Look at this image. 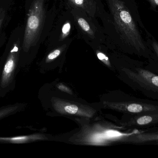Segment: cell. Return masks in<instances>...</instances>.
<instances>
[{
	"mask_svg": "<svg viewBox=\"0 0 158 158\" xmlns=\"http://www.w3.org/2000/svg\"><path fill=\"white\" fill-rule=\"evenodd\" d=\"M116 27L122 38L138 54L148 55L149 49L129 8L121 0H108Z\"/></svg>",
	"mask_w": 158,
	"mask_h": 158,
	"instance_id": "1",
	"label": "cell"
},
{
	"mask_svg": "<svg viewBox=\"0 0 158 158\" xmlns=\"http://www.w3.org/2000/svg\"><path fill=\"white\" fill-rule=\"evenodd\" d=\"M20 68V49L19 45L15 43L0 62L1 98L15 90Z\"/></svg>",
	"mask_w": 158,
	"mask_h": 158,
	"instance_id": "2",
	"label": "cell"
},
{
	"mask_svg": "<svg viewBox=\"0 0 158 158\" xmlns=\"http://www.w3.org/2000/svg\"><path fill=\"white\" fill-rule=\"evenodd\" d=\"M44 1L34 0L29 10L23 44L24 53L28 52L40 36L45 15Z\"/></svg>",
	"mask_w": 158,
	"mask_h": 158,
	"instance_id": "3",
	"label": "cell"
},
{
	"mask_svg": "<svg viewBox=\"0 0 158 158\" xmlns=\"http://www.w3.org/2000/svg\"><path fill=\"white\" fill-rule=\"evenodd\" d=\"M136 72L131 73L138 83L148 90L158 92V76L144 69H136Z\"/></svg>",
	"mask_w": 158,
	"mask_h": 158,
	"instance_id": "4",
	"label": "cell"
},
{
	"mask_svg": "<svg viewBox=\"0 0 158 158\" xmlns=\"http://www.w3.org/2000/svg\"><path fill=\"white\" fill-rule=\"evenodd\" d=\"M132 125L138 127L149 126L158 123V110L138 114L131 121Z\"/></svg>",
	"mask_w": 158,
	"mask_h": 158,
	"instance_id": "5",
	"label": "cell"
},
{
	"mask_svg": "<svg viewBox=\"0 0 158 158\" xmlns=\"http://www.w3.org/2000/svg\"><path fill=\"white\" fill-rule=\"evenodd\" d=\"M41 139L39 135H15L10 136H0V144H23L35 142Z\"/></svg>",
	"mask_w": 158,
	"mask_h": 158,
	"instance_id": "6",
	"label": "cell"
},
{
	"mask_svg": "<svg viewBox=\"0 0 158 158\" xmlns=\"http://www.w3.org/2000/svg\"><path fill=\"white\" fill-rule=\"evenodd\" d=\"M26 107V104L20 102L0 107V121L20 113L25 109Z\"/></svg>",
	"mask_w": 158,
	"mask_h": 158,
	"instance_id": "7",
	"label": "cell"
},
{
	"mask_svg": "<svg viewBox=\"0 0 158 158\" xmlns=\"http://www.w3.org/2000/svg\"><path fill=\"white\" fill-rule=\"evenodd\" d=\"M77 7L81 8L88 15L93 16L96 11V4L94 0H69Z\"/></svg>",
	"mask_w": 158,
	"mask_h": 158,
	"instance_id": "8",
	"label": "cell"
},
{
	"mask_svg": "<svg viewBox=\"0 0 158 158\" xmlns=\"http://www.w3.org/2000/svg\"><path fill=\"white\" fill-rule=\"evenodd\" d=\"M124 135L123 134L117 131L108 130L104 132L103 133L97 134L93 135L92 141L93 143H101L105 140L115 139Z\"/></svg>",
	"mask_w": 158,
	"mask_h": 158,
	"instance_id": "9",
	"label": "cell"
},
{
	"mask_svg": "<svg viewBox=\"0 0 158 158\" xmlns=\"http://www.w3.org/2000/svg\"><path fill=\"white\" fill-rule=\"evenodd\" d=\"M135 141L138 143H145L158 140V132L141 134L136 136Z\"/></svg>",
	"mask_w": 158,
	"mask_h": 158,
	"instance_id": "10",
	"label": "cell"
},
{
	"mask_svg": "<svg viewBox=\"0 0 158 158\" xmlns=\"http://www.w3.org/2000/svg\"><path fill=\"white\" fill-rule=\"evenodd\" d=\"M62 109L65 113L72 115H85L82 109L79 108L77 106L71 104H65L63 106Z\"/></svg>",
	"mask_w": 158,
	"mask_h": 158,
	"instance_id": "11",
	"label": "cell"
},
{
	"mask_svg": "<svg viewBox=\"0 0 158 158\" xmlns=\"http://www.w3.org/2000/svg\"><path fill=\"white\" fill-rule=\"evenodd\" d=\"M77 23L80 28L90 36H94V32L91 28V26L85 19L83 18L79 17L77 19Z\"/></svg>",
	"mask_w": 158,
	"mask_h": 158,
	"instance_id": "12",
	"label": "cell"
},
{
	"mask_svg": "<svg viewBox=\"0 0 158 158\" xmlns=\"http://www.w3.org/2000/svg\"><path fill=\"white\" fill-rule=\"evenodd\" d=\"M71 30V24L70 22L67 21L64 25L62 29V34L61 35V39L62 40L65 39L67 37L70 32Z\"/></svg>",
	"mask_w": 158,
	"mask_h": 158,
	"instance_id": "13",
	"label": "cell"
},
{
	"mask_svg": "<svg viewBox=\"0 0 158 158\" xmlns=\"http://www.w3.org/2000/svg\"><path fill=\"white\" fill-rule=\"evenodd\" d=\"M97 56L98 58L101 60L103 63H105L107 66H110V62L109 59L108 57L105 54L103 53L102 52L97 51Z\"/></svg>",
	"mask_w": 158,
	"mask_h": 158,
	"instance_id": "14",
	"label": "cell"
},
{
	"mask_svg": "<svg viewBox=\"0 0 158 158\" xmlns=\"http://www.w3.org/2000/svg\"><path fill=\"white\" fill-rule=\"evenodd\" d=\"M61 52L62 51H61V49H56L54 50L47 56L46 61H49L50 60H52L55 59L60 55V54L61 53Z\"/></svg>",
	"mask_w": 158,
	"mask_h": 158,
	"instance_id": "15",
	"label": "cell"
},
{
	"mask_svg": "<svg viewBox=\"0 0 158 158\" xmlns=\"http://www.w3.org/2000/svg\"><path fill=\"white\" fill-rule=\"evenodd\" d=\"M149 41L151 47L158 58V42L153 37L149 40Z\"/></svg>",
	"mask_w": 158,
	"mask_h": 158,
	"instance_id": "16",
	"label": "cell"
},
{
	"mask_svg": "<svg viewBox=\"0 0 158 158\" xmlns=\"http://www.w3.org/2000/svg\"><path fill=\"white\" fill-rule=\"evenodd\" d=\"M57 88H58V89H59V90L63 91V92H65L70 94H72V92H71V91H70V89L68 88L65 85L62 84V83H60V84H58V85H57Z\"/></svg>",
	"mask_w": 158,
	"mask_h": 158,
	"instance_id": "17",
	"label": "cell"
},
{
	"mask_svg": "<svg viewBox=\"0 0 158 158\" xmlns=\"http://www.w3.org/2000/svg\"><path fill=\"white\" fill-rule=\"evenodd\" d=\"M148 1L152 6H158V0H147Z\"/></svg>",
	"mask_w": 158,
	"mask_h": 158,
	"instance_id": "18",
	"label": "cell"
},
{
	"mask_svg": "<svg viewBox=\"0 0 158 158\" xmlns=\"http://www.w3.org/2000/svg\"><path fill=\"white\" fill-rule=\"evenodd\" d=\"M3 18L2 17H0V28H1V25H2V22Z\"/></svg>",
	"mask_w": 158,
	"mask_h": 158,
	"instance_id": "19",
	"label": "cell"
}]
</instances>
